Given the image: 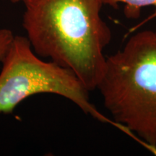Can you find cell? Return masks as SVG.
I'll return each instance as SVG.
<instances>
[{
	"mask_svg": "<svg viewBox=\"0 0 156 156\" xmlns=\"http://www.w3.org/2000/svg\"><path fill=\"white\" fill-rule=\"evenodd\" d=\"M102 2L103 5L111 6L114 9L118 8L119 5L120 3L124 4V13L125 17L128 19L138 18L140 16L141 10L143 7L152 6L155 8V11L153 12V14L148 16L147 18L142 20L139 24L130 28L126 36L134 34L136 30L141 28L145 23L156 18V0H102Z\"/></svg>",
	"mask_w": 156,
	"mask_h": 156,
	"instance_id": "cell-4",
	"label": "cell"
},
{
	"mask_svg": "<svg viewBox=\"0 0 156 156\" xmlns=\"http://www.w3.org/2000/svg\"><path fill=\"white\" fill-rule=\"evenodd\" d=\"M39 57L27 37L14 36L2 61L0 113L12 114L17 106L31 95L51 93L65 98L85 114L137 140L132 132L98 110L90 101L89 91L71 70Z\"/></svg>",
	"mask_w": 156,
	"mask_h": 156,
	"instance_id": "cell-3",
	"label": "cell"
},
{
	"mask_svg": "<svg viewBox=\"0 0 156 156\" xmlns=\"http://www.w3.org/2000/svg\"><path fill=\"white\" fill-rule=\"evenodd\" d=\"M14 36L12 32L9 29L0 28V62L7 54Z\"/></svg>",
	"mask_w": 156,
	"mask_h": 156,
	"instance_id": "cell-5",
	"label": "cell"
},
{
	"mask_svg": "<svg viewBox=\"0 0 156 156\" xmlns=\"http://www.w3.org/2000/svg\"><path fill=\"white\" fill-rule=\"evenodd\" d=\"M155 33H156V31H155Z\"/></svg>",
	"mask_w": 156,
	"mask_h": 156,
	"instance_id": "cell-7",
	"label": "cell"
},
{
	"mask_svg": "<svg viewBox=\"0 0 156 156\" xmlns=\"http://www.w3.org/2000/svg\"><path fill=\"white\" fill-rule=\"evenodd\" d=\"M23 26L37 55L71 70L89 91L106 67L112 30L101 15L102 0H20Z\"/></svg>",
	"mask_w": 156,
	"mask_h": 156,
	"instance_id": "cell-1",
	"label": "cell"
},
{
	"mask_svg": "<svg viewBox=\"0 0 156 156\" xmlns=\"http://www.w3.org/2000/svg\"><path fill=\"white\" fill-rule=\"evenodd\" d=\"M97 89L112 119L137 136L156 155V33L132 35L106 56Z\"/></svg>",
	"mask_w": 156,
	"mask_h": 156,
	"instance_id": "cell-2",
	"label": "cell"
},
{
	"mask_svg": "<svg viewBox=\"0 0 156 156\" xmlns=\"http://www.w3.org/2000/svg\"><path fill=\"white\" fill-rule=\"evenodd\" d=\"M6 1L11 2H12V3H17V2H20V0H6Z\"/></svg>",
	"mask_w": 156,
	"mask_h": 156,
	"instance_id": "cell-6",
	"label": "cell"
}]
</instances>
